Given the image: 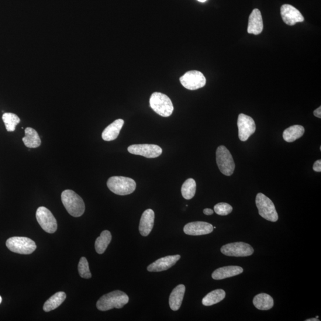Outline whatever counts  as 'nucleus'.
<instances>
[{
    "label": "nucleus",
    "mask_w": 321,
    "mask_h": 321,
    "mask_svg": "<svg viewBox=\"0 0 321 321\" xmlns=\"http://www.w3.org/2000/svg\"><path fill=\"white\" fill-rule=\"evenodd\" d=\"M37 222L48 233H54L57 230V222L53 214L46 207L41 206L36 212Z\"/></svg>",
    "instance_id": "8"
},
{
    "label": "nucleus",
    "mask_w": 321,
    "mask_h": 321,
    "mask_svg": "<svg viewBox=\"0 0 321 321\" xmlns=\"http://www.w3.org/2000/svg\"><path fill=\"white\" fill-rule=\"evenodd\" d=\"M61 201L67 212L74 217L84 214L85 205L80 196L72 190H65L61 193Z\"/></svg>",
    "instance_id": "2"
},
{
    "label": "nucleus",
    "mask_w": 321,
    "mask_h": 321,
    "mask_svg": "<svg viewBox=\"0 0 321 321\" xmlns=\"http://www.w3.org/2000/svg\"><path fill=\"white\" fill-rule=\"evenodd\" d=\"M313 170L316 172H321V160H317L313 165Z\"/></svg>",
    "instance_id": "31"
},
{
    "label": "nucleus",
    "mask_w": 321,
    "mask_h": 321,
    "mask_svg": "<svg viewBox=\"0 0 321 321\" xmlns=\"http://www.w3.org/2000/svg\"><path fill=\"white\" fill-rule=\"evenodd\" d=\"M216 161L219 170L224 175L230 176L233 174L235 164L232 155L226 147L222 146L217 148Z\"/></svg>",
    "instance_id": "7"
},
{
    "label": "nucleus",
    "mask_w": 321,
    "mask_h": 321,
    "mask_svg": "<svg viewBox=\"0 0 321 321\" xmlns=\"http://www.w3.org/2000/svg\"><path fill=\"white\" fill-rule=\"evenodd\" d=\"M109 189L116 195H128L135 191V181L129 177L123 176H113L107 181Z\"/></svg>",
    "instance_id": "3"
},
{
    "label": "nucleus",
    "mask_w": 321,
    "mask_h": 321,
    "mask_svg": "<svg viewBox=\"0 0 321 321\" xmlns=\"http://www.w3.org/2000/svg\"><path fill=\"white\" fill-rule=\"evenodd\" d=\"M313 115L315 117H317V118H321V106H320L319 108H317L313 112Z\"/></svg>",
    "instance_id": "32"
},
{
    "label": "nucleus",
    "mask_w": 321,
    "mask_h": 321,
    "mask_svg": "<svg viewBox=\"0 0 321 321\" xmlns=\"http://www.w3.org/2000/svg\"><path fill=\"white\" fill-rule=\"evenodd\" d=\"M112 239L111 233L108 230L103 231L101 235L95 241V247L96 253L98 254L104 253Z\"/></svg>",
    "instance_id": "25"
},
{
    "label": "nucleus",
    "mask_w": 321,
    "mask_h": 321,
    "mask_svg": "<svg viewBox=\"0 0 321 321\" xmlns=\"http://www.w3.org/2000/svg\"><path fill=\"white\" fill-rule=\"evenodd\" d=\"M181 84L189 90H196L206 85V78L201 72H188L180 78Z\"/></svg>",
    "instance_id": "10"
},
{
    "label": "nucleus",
    "mask_w": 321,
    "mask_h": 321,
    "mask_svg": "<svg viewBox=\"0 0 321 321\" xmlns=\"http://www.w3.org/2000/svg\"><path fill=\"white\" fill-rule=\"evenodd\" d=\"M221 252L229 257H245L251 256L254 253L253 247L244 242L231 243L224 245Z\"/></svg>",
    "instance_id": "9"
},
{
    "label": "nucleus",
    "mask_w": 321,
    "mask_h": 321,
    "mask_svg": "<svg viewBox=\"0 0 321 321\" xmlns=\"http://www.w3.org/2000/svg\"><path fill=\"white\" fill-rule=\"evenodd\" d=\"M150 106L158 115L164 117L170 116L174 106L170 98L160 92H154L150 100Z\"/></svg>",
    "instance_id": "4"
},
{
    "label": "nucleus",
    "mask_w": 321,
    "mask_h": 321,
    "mask_svg": "<svg viewBox=\"0 0 321 321\" xmlns=\"http://www.w3.org/2000/svg\"><path fill=\"white\" fill-rule=\"evenodd\" d=\"M213 227L212 224L203 222L189 223L184 227L185 234L190 236H202L212 233Z\"/></svg>",
    "instance_id": "14"
},
{
    "label": "nucleus",
    "mask_w": 321,
    "mask_h": 321,
    "mask_svg": "<svg viewBox=\"0 0 321 321\" xmlns=\"http://www.w3.org/2000/svg\"><path fill=\"white\" fill-rule=\"evenodd\" d=\"M124 125L123 119H117L107 126L102 133L103 140L112 141L117 139Z\"/></svg>",
    "instance_id": "19"
},
{
    "label": "nucleus",
    "mask_w": 321,
    "mask_h": 321,
    "mask_svg": "<svg viewBox=\"0 0 321 321\" xmlns=\"http://www.w3.org/2000/svg\"><path fill=\"white\" fill-rule=\"evenodd\" d=\"M305 132V128L302 126H292L284 131L282 135L283 139L287 142H293L301 137Z\"/></svg>",
    "instance_id": "24"
},
{
    "label": "nucleus",
    "mask_w": 321,
    "mask_h": 321,
    "mask_svg": "<svg viewBox=\"0 0 321 321\" xmlns=\"http://www.w3.org/2000/svg\"><path fill=\"white\" fill-rule=\"evenodd\" d=\"M127 150L130 154L140 155L148 158L158 157L163 153L160 147L153 144L132 145Z\"/></svg>",
    "instance_id": "12"
},
{
    "label": "nucleus",
    "mask_w": 321,
    "mask_h": 321,
    "mask_svg": "<svg viewBox=\"0 0 321 321\" xmlns=\"http://www.w3.org/2000/svg\"><path fill=\"white\" fill-rule=\"evenodd\" d=\"M2 119L5 123L6 130L8 132H14L16 129V126L20 122L19 117L15 114L11 113H5L3 115Z\"/></svg>",
    "instance_id": "28"
},
{
    "label": "nucleus",
    "mask_w": 321,
    "mask_h": 321,
    "mask_svg": "<svg viewBox=\"0 0 321 321\" xmlns=\"http://www.w3.org/2000/svg\"><path fill=\"white\" fill-rule=\"evenodd\" d=\"M226 297V292L222 289H217L208 293L202 299V304L206 306H212L222 301Z\"/></svg>",
    "instance_id": "26"
},
{
    "label": "nucleus",
    "mask_w": 321,
    "mask_h": 321,
    "mask_svg": "<svg viewBox=\"0 0 321 321\" xmlns=\"http://www.w3.org/2000/svg\"><path fill=\"white\" fill-rule=\"evenodd\" d=\"M129 301V296L125 293L116 291L102 296L96 303V307L101 311H106L113 308H122Z\"/></svg>",
    "instance_id": "1"
},
{
    "label": "nucleus",
    "mask_w": 321,
    "mask_h": 321,
    "mask_svg": "<svg viewBox=\"0 0 321 321\" xmlns=\"http://www.w3.org/2000/svg\"><path fill=\"white\" fill-rule=\"evenodd\" d=\"M2 302V296H0V304H1Z\"/></svg>",
    "instance_id": "36"
},
{
    "label": "nucleus",
    "mask_w": 321,
    "mask_h": 321,
    "mask_svg": "<svg viewBox=\"0 0 321 321\" xmlns=\"http://www.w3.org/2000/svg\"><path fill=\"white\" fill-rule=\"evenodd\" d=\"M281 16L283 22L289 26L296 25L297 23L304 21L302 13L291 5H284L281 8Z\"/></svg>",
    "instance_id": "13"
},
{
    "label": "nucleus",
    "mask_w": 321,
    "mask_h": 321,
    "mask_svg": "<svg viewBox=\"0 0 321 321\" xmlns=\"http://www.w3.org/2000/svg\"><path fill=\"white\" fill-rule=\"evenodd\" d=\"M203 213H204V214L206 216H210L213 213V210L211 209L206 208L203 209Z\"/></svg>",
    "instance_id": "33"
},
{
    "label": "nucleus",
    "mask_w": 321,
    "mask_h": 321,
    "mask_svg": "<svg viewBox=\"0 0 321 321\" xmlns=\"http://www.w3.org/2000/svg\"><path fill=\"white\" fill-rule=\"evenodd\" d=\"M233 210V207L229 203L221 202L217 203L214 206V211L219 216H225L229 215Z\"/></svg>",
    "instance_id": "30"
},
{
    "label": "nucleus",
    "mask_w": 321,
    "mask_h": 321,
    "mask_svg": "<svg viewBox=\"0 0 321 321\" xmlns=\"http://www.w3.org/2000/svg\"><path fill=\"white\" fill-rule=\"evenodd\" d=\"M256 205L259 214L265 220L271 222H277L278 215L274 203L262 193H259L256 197Z\"/></svg>",
    "instance_id": "6"
},
{
    "label": "nucleus",
    "mask_w": 321,
    "mask_h": 321,
    "mask_svg": "<svg viewBox=\"0 0 321 321\" xmlns=\"http://www.w3.org/2000/svg\"><path fill=\"white\" fill-rule=\"evenodd\" d=\"M155 213L151 209L145 210L141 217L139 224V232L141 236H148L154 225Z\"/></svg>",
    "instance_id": "17"
},
{
    "label": "nucleus",
    "mask_w": 321,
    "mask_h": 321,
    "mask_svg": "<svg viewBox=\"0 0 321 321\" xmlns=\"http://www.w3.org/2000/svg\"><path fill=\"white\" fill-rule=\"evenodd\" d=\"M198 1L201 3H204L206 1V0H198Z\"/></svg>",
    "instance_id": "35"
},
{
    "label": "nucleus",
    "mask_w": 321,
    "mask_h": 321,
    "mask_svg": "<svg viewBox=\"0 0 321 321\" xmlns=\"http://www.w3.org/2000/svg\"><path fill=\"white\" fill-rule=\"evenodd\" d=\"M196 184L194 179H188L183 184L181 192L183 197L190 200L194 197L196 193Z\"/></svg>",
    "instance_id": "27"
},
{
    "label": "nucleus",
    "mask_w": 321,
    "mask_h": 321,
    "mask_svg": "<svg viewBox=\"0 0 321 321\" xmlns=\"http://www.w3.org/2000/svg\"><path fill=\"white\" fill-rule=\"evenodd\" d=\"M263 28V20H262L260 10L255 9L251 13L248 18L247 32L257 35L262 32Z\"/></svg>",
    "instance_id": "16"
},
{
    "label": "nucleus",
    "mask_w": 321,
    "mask_h": 321,
    "mask_svg": "<svg viewBox=\"0 0 321 321\" xmlns=\"http://www.w3.org/2000/svg\"><path fill=\"white\" fill-rule=\"evenodd\" d=\"M306 321H319V319H317V318H311V319H306Z\"/></svg>",
    "instance_id": "34"
},
{
    "label": "nucleus",
    "mask_w": 321,
    "mask_h": 321,
    "mask_svg": "<svg viewBox=\"0 0 321 321\" xmlns=\"http://www.w3.org/2000/svg\"><path fill=\"white\" fill-rule=\"evenodd\" d=\"M237 126L241 141H246L256 131V124L251 117L240 114L238 117Z\"/></svg>",
    "instance_id": "11"
},
{
    "label": "nucleus",
    "mask_w": 321,
    "mask_h": 321,
    "mask_svg": "<svg viewBox=\"0 0 321 321\" xmlns=\"http://www.w3.org/2000/svg\"><path fill=\"white\" fill-rule=\"evenodd\" d=\"M255 308L261 310H268L274 306V300L270 295L261 293L255 296L253 300Z\"/></svg>",
    "instance_id": "21"
},
{
    "label": "nucleus",
    "mask_w": 321,
    "mask_h": 321,
    "mask_svg": "<svg viewBox=\"0 0 321 321\" xmlns=\"http://www.w3.org/2000/svg\"><path fill=\"white\" fill-rule=\"evenodd\" d=\"M6 246L14 253L29 255L36 250L34 241L25 237H10L6 241Z\"/></svg>",
    "instance_id": "5"
},
{
    "label": "nucleus",
    "mask_w": 321,
    "mask_h": 321,
    "mask_svg": "<svg viewBox=\"0 0 321 321\" xmlns=\"http://www.w3.org/2000/svg\"><path fill=\"white\" fill-rule=\"evenodd\" d=\"M181 255H171L160 259L148 266L147 270L150 272H161L168 270L180 260Z\"/></svg>",
    "instance_id": "15"
},
{
    "label": "nucleus",
    "mask_w": 321,
    "mask_h": 321,
    "mask_svg": "<svg viewBox=\"0 0 321 321\" xmlns=\"http://www.w3.org/2000/svg\"><path fill=\"white\" fill-rule=\"evenodd\" d=\"M25 136L22 139L25 146L29 148L39 147L41 144V140L39 133L31 127H27L25 131Z\"/></svg>",
    "instance_id": "22"
},
{
    "label": "nucleus",
    "mask_w": 321,
    "mask_h": 321,
    "mask_svg": "<svg viewBox=\"0 0 321 321\" xmlns=\"http://www.w3.org/2000/svg\"><path fill=\"white\" fill-rule=\"evenodd\" d=\"M66 299V295L63 292H59L54 294L44 303L43 309L45 312H50L56 309L63 303Z\"/></svg>",
    "instance_id": "23"
},
{
    "label": "nucleus",
    "mask_w": 321,
    "mask_h": 321,
    "mask_svg": "<svg viewBox=\"0 0 321 321\" xmlns=\"http://www.w3.org/2000/svg\"><path fill=\"white\" fill-rule=\"evenodd\" d=\"M243 272V269L239 266H227L217 269L213 272L212 277L216 280L226 279L239 275Z\"/></svg>",
    "instance_id": "18"
},
{
    "label": "nucleus",
    "mask_w": 321,
    "mask_h": 321,
    "mask_svg": "<svg viewBox=\"0 0 321 321\" xmlns=\"http://www.w3.org/2000/svg\"><path fill=\"white\" fill-rule=\"evenodd\" d=\"M78 271L79 275L83 278L89 279L92 277L88 262L85 257H82L79 261Z\"/></svg>",
    "instance_id": "29"
},
{
    "label": "nucleus",
    "mask_w": 321,
    "mask_h": 321,
    "mask_svg": "<svg viewBox=\"0 0 321 321\" xmlns=\"http://www.w3.org/2000/svg\"><path fill=\"white\" fill-rule=\"evenodd\" d=\"M185 291V286L184 284H180L172 291L169 298V305L170 308L174 311L180 309L183 300H184Z\"/></svg>",
    "instance_id": "20"
}]
</instances>
